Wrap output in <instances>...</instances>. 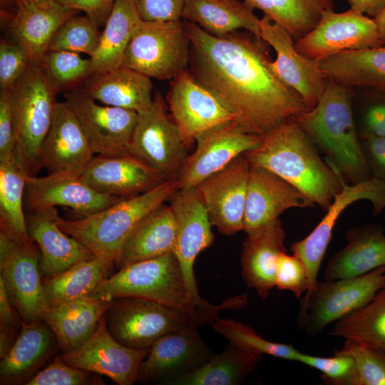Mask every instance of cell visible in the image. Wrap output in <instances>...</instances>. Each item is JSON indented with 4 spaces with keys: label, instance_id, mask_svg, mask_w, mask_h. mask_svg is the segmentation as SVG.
<instances>
[{
    "label": "cell",
    "instance_id": "cell-1",
    "mask_svg": "<svg viewBox=\"0 0 385 385\" xmlns=\"http://www.w3.org/2000/svg\"><path fill=\"white\" fill-rule=\"evenodd\" d=\"M183 21L190 41L191 75L247 132L263 137L311 108L274 73L262 39L237 31L216 36Z\"/></svg>",
    "mask_w": 385,
    "mask_h": 385
},
{
    "label": "cell",
    "instance_id": "cell-2",
    "mask_svg": "<svg viewBox=\"0 0 385 385\" xmlns=\"http://www.w3.org/2000/svg\"><path fill=\"white\" fill-rule=\"evenodd\" d=\"M250 165L266 168L298 188L326 210L347 183L330 165L299 123L288 119L245 153Z\"/></svg>",
    "mask_w": 385,
    "mask_h": 385
},
{
    "label": "cell",
    "instance_id": "cell-3",
    "mask_svg": "<svg viewBox=\"0 0 385 385\" xmlns=\"http://www.w3.org/2000/svg\"><path fill=\"white\" fill-rule=\"evenodd\" d=\"M294 119L347 183L372 178L363 155L347 86L328 80L317 104Z\"/></svg>",
    "mask_w": 385,
    "mask_h": 385
},
{
    "label": "cell",
    "instance_id": "cell-4",
    "mask_svg": "<svg viewBox=\"0 0 385 385\" xmlns=\"http://www.w3.org/2000/svg\"><path fill=\"white\" fill-rule=\"evenodd\" d=\"M179 189L178 178L123 198L111 206L75 220H59L66 234L87 247L96 257L113 265L121 247L135 226L150 212L168 201Z\"/></svg>",
    "mask_w": 385,
    "mask_h": 385
},
{
    "label": "cell",
    "instance_id": "cell-5",
    "mask_svg": "<svg viewBox=\"0 0 385 385\" xmlns=\"http://www.w3.org/2000/svg\"><path fill=\"white\" fill-rule=\"evenodd\" d=\"M58 92L40 61H31L26 73L11 90L14 155L29 176L36 175L41 169V145L52 123Z\"/></svg>",
    "mask_w": 385,
    "mask_h": 385
},
{
    "label": "cell",
    "instance_id": "cell-6",
    "mask_svg": "<svg viewBox=\"0 0 385 385\" xmlns=\"http://www.w3.org/2000/svg\"><path fill=\"white\" fill-rule=\"evenodd\" d=\"M88 296L107 301L125 297L155 301L185 312L195 325L183 272L174 253L127 265L106 277Z\"/></svg>",
    "mask_w": 385,
    "mask_h": 385
},
{
    "label": "cell",
    "instance_id": "cell-7",
    "mask_svg": "<svg viewBox=\"0 0 385 385\" xmlns=\"http://www.w3.org/2000/svg\"><path fill=\"white\" fill-rule=\"evenodd\" d=\"M168 202L177 226L174 254L183 272L195 324H212L217 319V315L220 309L231 307L228 300L216 306L202 299L195 280L194 264L197 255L214 241L211 230L212 225L196 187L178 189Z\"/></svg>",
    "mask_w": 385,
    "mask_h": 385
},
{
    "label": "cell",
    "instance_id": "cell-8",
    "mask_svg": "<svg viewBox=\"0 0 385 385\" xmlns=\"http://www.w3.org/2000/svg\"><path fill=\"white\" fill-rule=\"evenodd\" d=\"M190 41L184 21L142 20L125 51L121 66L149 78L172 80L188 70Z\"/></svg>",
    "mask_w": 385,
    "mask_h": 385
},
{
    "label": "cell",
    "instance_id": "cell-9",
    "mask_svg": "<svg viewBox=\"0 0 385 385\" xmlns=\"http://www.w3.org/2000/svg\"><path fill=\"white\" fill-rule=\"evenodd\" d=\"M384 286L385 266L356 277L318 281L300 303L299 325L309 335H317L331 323L367 304Z\"/></svg>",
    "mask_w": 385,
    "mask_h": 385
},
{
    "label": "cell",
    "instance_id": "cell-10",
    "mask_svg": "<svg viewBox=\"0 0 385 385\" xmlns=\"http://www.w3.org/2000/svg\"><path fill=\"white\" fill-rule=\"evenodd\" d=\"M105 315L111 335L135 349H150L162 336L195 325L182 310L137 297L112 299Z\"/></svg>",
    "mask_w": 385,
    "mask_h": 385
},
{
    "label": "cell",
    "instance_id": "cell-11",
    "mask_svg": "<svg viewBox=\"0 0 385 385\" xmlns=\"http://www.w3.org/2000/svg\"><path fill=\"white\" fill-rule=\"evenodd\" d=\"M128 153L164 180L178 178L188 155L179 130L167 113L165 100L156 92L150 107L138 113Z\"/></svg>",
    "mask_w": 385,
    "mask_h": 385
},
{
    "label": "cell",
    "instance_id": "cell-12",
    "mask_svg": "<svg viewBox=\"0 0 385 385\" xmlns=\"http://www.w3.org/2000/svg\"><path fill=\"white\" fill-rule=\"evenodd\" d=\"M40 252L30 237L0 227V277L21 321L41 319L44 304Z\"/></svg>",
    "mask_w": 385,
    "mask_h": 385
},
{
    "label": "cell",
    "instance_id": "cell-13",
    "mask_svg": "<svg viewBox=\"0 0 385 385\" xmlns=\"http://www.w3.org/2000/svg\"><path fill=\"white\" fill-rule=\"evenodd\" d=\"M381 46L374 19L351 9L324 11L317 26L295 41L299 53L318 62L342 51Z\"/></svg>",
    "mask_w": 385,
    "mask_h": 385
},
{
    "label": "cell",
    "instance_id": "cell-14",
    "mask_svg": "<svg viewBox=\"0 0 385 385\" xmlns=\"http://www.w3.org/2000/svg\"><path fill=\"white\" fill-rule=\"evenodd\" d=\"M167 102L187 148L204 133L236 121L234 113L197 82L189 69L171 80Z\"/></svg>",
    "mask_w": 385,
    "mask_h": 385
},
{
    "label": "cell",
    "instance_id": "cell-15",
    "mask_svg": "<svg viewBox=\"0 0 385 385\" xmlns=\"http://www.w3.org/2000/svg\"><path fill=\"white\" fill-rule=\"evenodd\" d=\"M64 97L94 153L103 155L128 153L138 117L136 111L98 105L82 88L68 91Z\"/></svg>",
    "mask_w": 385,
    "mask_h": 385
},
{
    "label": "cell",
    "instance_id": "cell-16",
    "mask_svg": "<svg viewBox=\"0 0 385 385\" xmlns=\"http://www.w3.org/2000/svg\"><path fill=\"white\" fill-rule=\"evenodd\" d=\"M250 168L242 154L196 186L212 225L223 235L244 230Z\"/></svg>",
    "mask_w": 385,
    "mask_h": 385
},
{
    "label": "cell",
    "instance_id": "cell-17",
    "mask_svg": "<svg viewBox=\"0 0 385 385\" xmlns=\"http://www.w3.org/2000/svg\"><path fill=\"white\" fill-rule=\"evenodd\" d=\"M262 137L247 132L236 121L214 128L196 139L178 177L179 189L196 187L235 158L257 147Z\"/></svg>",
    "mask_w": 385,
    "mask_h": 385
},
{
    "label": "cell",
    "instance_id": "cell-18",
    "mask_svg": "<svg viewBox=\"0 0 385 385\" xmlns=\"http://www.w3.org/2000/svg\"><path fill=\"white\" fill-rule=\"evenodd\" d=\"M260 38L275 51L276 58L270 62L274 73L309 108L314 107L327 82L319 62L299 53L292 34L266 14L260 19Z\"/></svg>",
    "mask_w": 385,
    "mask_h": 385
},
{
    "label": "cell",
    "instance_id": "cell-19",
    "mask_svg": "<svg viewBox=\"0 0 385 385\" xmlns=\"http://www.w3.org/2000/svg\"><path fill=\"white\" fill-rule=\"evenodd\" d=\"M197 327L191 325L158 339L140 365L137 381L168 384L210 360L216 354L209 349Z\"/></svg>",
    "mask_w": 385,
    "mask_h": 385
},
{
    "label": "cell",
    "instance_id": "cell-20",
    "mask_svg": "<svg viewBox=\"0 0 385 385\" xmlns=\"http://www.w3.org/2000/svg\"><path fill=\"white\" fill-rule=\"evenodd\" d=\"M149 349H131L118 342L108 332L104 314L85 343L60 355L74 368L104 375L118 385H131L137 381L140 365Z\"/></svg>",
    "mask_w": 385,
    "mask_h": 385
},
{
    "label": "cell",
    "instance_id": "cell-21",
    "mask_svg": "<svg viewBox=\"0 0 385 385\" xmlns=\"http://www.w3.org/2000/svg\"><path fill=\"white\" fill-rule=\"evenodd\" d=\"M122 199L98 192L78 173L58 172L48 173L43 177L29 176L24 204L29 212L62 206L84 217L101 211Z\"/></svg>",
    "mask_w": 385,
    "mask_h": 385
},
{
    "label": "cell",
    "instance_id": "cell-22",
    "mask_svg": "<svg viewBox=\"0 0 385 385\" xmlns=\"http://www.w3.org/2000/svg\"><path fill=\"white\" fill-rule=\"evenodd\" d=\"M314 206L292 184L266 168L251 165L244 219L247 235L279 218L287 209Z\"/></svg>",
    "mask_w": 385,
    "mask_h": 385
},
{
    "label": "cell",
    "instance_id": "cell-23",
    "mask_svg": "<svg viewBox=\"0 0 385 385\" xmlns=\"http://www.w3.org/2000/svg\"><path fill=\"white\" fill-rule=\"evenodd\" d=\"M361 200L371 202L373 215H379L385 209V181L372 177L356 184L345 183L316 227L306 237L292 244V252L299 257L308 268L319 269L340 214L346 207Z\"/></svg>",
    "mask_w": 385,
    "mask_h": 385
},
{
    "label": "cell",
    "instance_id": "cell-24",
    "mask_svg": "<svg viewBox=\"0 0 385 385\" xmlns=\"http://www.w3.org/2000/svg\"><path fill=\"white\" fill-rule=\"evenodd\" d=\"M94 152L68 104L58 102L40 153L41 167L48 173L73 172L81 175Z\"/></svg>",
    "mask_w": 385,
    "mask_h": 385
},
{
    "label": "cell",
    "instance_id": "cell-25",
    "mask_svg": "<svg viewBox=\"0 0 385 385\" xmlns=\"http://www.w3.org/2000/svg\"><path fill=\"white\" fill-rule=\"evenodd\" d=\"M81 177L98 192L121 198L147 192L165 181L129 153L93 156Z\"/></svg>",
    "mask_w": 385,
    "mask_h": 385
},
{
    "label": "cell",
    "instance_id": "cell-26",
    "mask_svg": "<svg viewBox=\"0 0 385 385\" xmlns=\"http://www.w3.org/2000/svg\"><path fill=\"white\" fill-rule=\"evenodd\" d=\"M60 218L56 207L29 212L26 215L28 234L40 250L39 267L43 277L96 257L87 247L61 230Z\"/></svg>",
    "mask_w": 385,
    "mask_h": 385
},
{
    "label": "cell",
    "instance_id": "cell-27",
    "mask_svg": "<svg viewBox=\"0 0 385 385\" xmlns=\"http://www.w3.org/2000/svg\"><path fill=\"white\" fill-rule=\"evenodd\" d=\"M79 11L56 1L17 0L10 30L31 61H40L58 29Z\"/></svg>",
    "mask_w": 385,
    "mask_h": 385
},
{
    "label": "cell",
    "instance_id": "cell-28",
    "mask_svg": "<svg viewBox=\"0 0 385 385\" xmlns=\"http://www.w3.org/2000/svg\"><path fill=\"white\" fill-rule=\"evenodd\" d=\"M58 349L60 348L57 339L43 321H21L15 344L1 359L0 384H26Z\"/></svg>",
    "mask_w": 385,
    "mask_h": 385
},
{
    "label": "cell",
    "instance_id": "cell-29",
    "mask_svg": "<svg viewBox=\"0 0 385 385\" xmlns=\"http://www.w3.org/2000/svg\"><path fill=\"white\" fill-rule=\"evenodd\" d=\"M346 245L334 254L323 272L324 280L359 277L385 266L384 228L379 224L354 227L346 232Z\"/></svg>",
    "mask_w": 385,
    "mask_h": 385
},
{
    "label": "cell",
    "instance_id": "cell-30",
    "mask_svg": "<svg viewBox=\"0 0 385 385\" xmlns=\"http://www.w3.org/2000/svg\"><path fill=\"white\" fill-rule=\"evenodd\" d=\"M286 233L279 218L247 235L241 256L242 276L247 287L266 299L275 287L277 260L286 252Z\"/></svg>",
    "mask_w": 385,
    "mask_h": 385
},
{
    "label": "cell",
    "instance_id": "cell-31",
    "mask_svg": "<svg viewBox=\"0 0 385 385\" xmlns=\"http://www.w3.org/2000/svg\"><path fill=\"white\" fill-rule=\"evenodd\" d=\"M110 301L90 296L66 301L43 309L41 320L55 334L62 354L85 343L105 314Z\"/></svg>",
    "mask_w": 385,
    "mask_h": 385
},
{
    "label": "cell",
    "instance_id": "cell-32",
    "mask_svg": "<svg viewBox=\"0 0 385 385\" xmlns=\"http://www.w3.org/2000/svg\"><path fill=\"white\" fill-rule=\"evenodd\" d=\"M177 236L175 215L164 203L146 215L124 242L115 263L117 268L174 253Z\"/></svg>",
    "mask_w": 385,
    "mask_h": 385
},
{
    "label": "cell",
    "instance_id": "cell-33",
    "mask_svg": "<svg viewBox=\"0 0 385 385\" xmlns=\"http://www.w3.org/2000/svg\"><path fill=\"white\" fill-rule=\"evenodd\" d=\"M82 89L94 101L137 113L153 101L150 78L123 66L91 76Z\"/></svg>",
    "mask_w": 385,
    "mask_h": 385
},
{
    "label": "cell",
    "instance_id": "cell-34",
    "mask_svg": "<svg viewBox=\"0 0 385 385\" xmlns=\"http://www.w3.org/2000/svg\"><path fill=\"white\" fill-rule=\"evenodd\" d=\"M254 9L240 0H185L182 19L208 34L223 36L245 30L260 38V19Z\"/></svg>",
    "mask_w": 385,
    "mask_h": 385
},
{
    "label": "cell",
    "instance_id": "cell-35",
    "mask_svg": "<svg viewBox=\"0 0 385 385\" xmlns=\"http://www.w3.org/2000/svg\"><path fill=\"white\" fill-rule=\"evenodd\" d=\"M319 64L328 80L385 92V45L342 51Z\"/></svg>",
    "mask_w": 385,
    "mask_h": 385
},
{
    "label": "cell",
    "instance_id": "cell-36",
    "mask_svg": "<svg viewBox=\"0 0 385 385\" xmlns=\"http://www.w3.org/2000/svg\"><path fill=\"white\" fill-rule=\"evenodd\" d=\"M142 20L133 0L115 1L98 46L90 57L92 75L121 66L129 41Z\"/></svg>",
    "mask_w": 385,
    "mask_h": 385
},
{
    "label": "cell",
    "instance_id": "cell-37",
    "mask_svg": "<svg viewBox=\"0 0 385 385\" xmlns=\"http://www.w3.org/2000/svg\"><path fill=\"white\" fill-rule=\"evenodd\" d=\"M262 356L229 342L220 354L168 385H238L256 370Z\"/></svg>",
    "mask_w": 385,
    "mask_h": 385
},
{
    "label": "cell",
    "instance_id": "cell-38",
    "mask_svg": "<svg viewBox=\"0 0 385 385\" xmlns=\"http://www.w3.org/2000/svg\"><path fill=\"white\" fill-rule=\"evenodd\" d=\"M112 265L94 257L42 279L45 309L71 299L88 296L106 278Z\"/></svg>",
    "mask_w": 385,
    "mask_h": 385
},
{
    "label": "cell",
    "instance_id": "cell-39",
    "mask_svg": "<svg viewBox=\"0 0 385 385\" xmlns=\"http://www.w3.org/2000/svg\"><path fill=\"white\" fill-rule=\"evenodd\" d=\"M300 38L319 23L324 11L333 8L332 0H245Z\"/></svg>",
    "mask_w": 385,
    "mask_h": 385
},
{
    "label": "cell",
    "instance_id": "cell-40",
    "mask_svg": "<svg viewBox=\"0 0 385 385\" xmlns=\"http://www.w3.org/2000/svg\"><path fill=\"white\" fill-rule=\"evenodd\" d=\"M29 175L14 156L0 161V227L20 237H29L24 197Z\"/></svg>",
    "mask_w": 385,
    "mask_h": 385
},
{
    "label": "cell",
    "instance_id": "cell-41",
    "mask_svg": "<svg viewBox=\"0 0 385 385\" xmlns=\"http://www.w3.org/2000/svg\"><path fill=\"white\" fill-rule=\"evenodd\" d=\"M329 334L361 340L385 351V286L367 304L336 322Z\"/></svg>",
    "mask_w": 385,
    "mask_h": 385
},
{
    "label": "cell",
    "instance_id": "cell-42",
    "mask_svg": "<svg viewBox=\"0 0 385 385\" xmlns=\"http://www.w3.org/2000/svg\"><path fill=\"white\" fill-rule=\"evenodd\" d=\"M211 325L215 332L227 339L230 343L244 350L298 361L300 351L291 345L262 338L248 325L231 319H216Z\"/></svg>",
    "mask_w": 385,
    "mask_h": 385
},
{
    "label": "cell",
    "instance_id": "cell-43",
    "mask_svg": "<svg viewBox=\"0 0 385 385\" xmlns=\"http://www.w3.org/2000/svg\"><path fill=\"white\" fill-rule=\"evenodd\" d=\"M98 26L86 15H74L66 20L54 34L48 51L83 53L92 56L100 41Z\"/></svg>",
    "mask_w": 385,
    "mask_h": 385
},
{
    "label": "cell",
    "instance_id": "cell-44",
    "mask_svg": "<svg viewBox=\"0 0 385 385\" xmlns=\"http://www.w3.org/2000/svg\"><path fill=\"white\" fill-rule=\"evenodd\" d=\"M40 63L58 91L73 90L72 88L92 76L91 58H83L78 53L48 51Z\"/></svg>",
    "mask_w": 385,
    "mask_h": 385
},
{
    "label": "cell",
    "instance_id": "cell-45",
    "mask_svg": "<svg viewBox=\"0 0 385 385\" xmlns=\"http://www.w3.org/2000/svg\"><path fill=\"white\" fill-rule=\"evenodd\" d=\"M340 352L355 361L360 385H385V351L361 340L345 339Z\"/></svg>",
    "mask_w": 385,
    "mask_h": 385
},
{
    "label": "cell",
    "instance_id": "cell-46",
    "mask_svg": "<svg viewBox=\"0 0 385 385\" xmlns=\"http://www.w3.org/2000/svg\"><path fill=\"white\" fill-rule=\"evenodd\" d=\"M298 361L322 373L324 381L333 385H360L359 371L354 359L339 350L331 357L300 353Z\"/></svg>",
    "mask_w": 385,
    "mask_h": 385
},
{
    "label": "cell",
    "instance_id": "cell-47",
    "mask_svg": "<svg viewBox=\"0 0 385 385\" xmlns=\"http://www.w3.org/2000/svg\"><path fill=\"white\" fill-rule=\"evenodd\" d=\"M97 374L74 368L65 363L61 355L31 378L26 385H84L101 384Z\"/></svg>",
    "mask_w": 385,
    "mask_h": 385
},
{
    "label": "cell",
    "instance_id": "cell-48",
    "mask_svg": "<svg viewBox=\"0 0 385 385\" xmlns=\"http://www.w3.org/2000/svg\"><path fill=\"white\" fill-rule=\"evenodd\" d=\"M31 58L16 41L0 43V90H11L28 69Z\"/></svg>",
    "mask_w": 385,
    "mask_h": 385
},
{
    "label": "cell",
    "instance_id": "cell-49",
    "mask_svg": "<svg viewBox=\"0 0 385 385\" xmlns=\"http://www.w3.org/2000/svg\"><path fill=\"white\" fill-rule=\"evenodd\" d=\"M275 287L280 290L292 292L297 298L307 292V271L302 260L286 252L279 253L277 260Z\"/></svg>",
    "mask_w": 385,
    "mask_h": 385
},
{
    "label": "cell",
    "instance_id": "cell-50",
    "mask_svg": "<svg viewBox=\"0 0 385 385\" xmlns=\"http://www.w3.org/2000/svg\"><path fill=\"white\" fill-rule=\"evenodd\" d=\"M143 21H175L182 20L185 0H133Z\"/></svg>",
    "mask_w": 385,
    "mask_h": 385
},
{
    "label": "cell",
    "instance_id": "cell-51",
    "mask_svg": "<svg viewBox=\"0 0 385 385\" xmlns=\"http://www.w3.org/2000/svg\"><path fill=\"white\" fill-rule=\"evenodd\" d=\"M359 137L385 136V92L368 102L361 110L359 125H356Z\"/></svg>",
    "mask_w": 385,
    "mask_h": 385
},
{
    "label": "cell",
    "instance_id": "cell-52",
    "mask_svg": "<svg viewBox=\"0 0 385 385\" xmlns=\"http://www.w3.org/2000/svg\"><path fill=\"white\" fill-rule=\"evenodd\" d=\"M15 125L11 90H0V161L14 157Z\"/></svg>",
    "mask_w": 385,
    "mask_h": 385
},
{
    "label": "cell",
    "instance_id": "cell-53",
    "mask_svg": "<svg viewBox=\"0 0 385 385\" xmlns=\"http://www.w3.org/2000/svg\"><path fill=\"white\" fill-rule=\"evenodd\" d=\"M364 157L372 177L385 181V136L359 137Z\"/></svg>",
    "mask_w": 385,
    "mask_h": 385
},
{
    "label": "cell",
    "instance_id": "cell-54",
    "mask_svg": "<svg viewBox=\"0 0 385 385\" xmlns=\"http://www.w3.org/2000/svg\"><path fill=\"white\" fill-rule=\"evenodd\" d=\"M55 1L82 11L98 26H104L111 13L115 0H54Z\"/></svg>",
    "mask_w": 385,
    "mask_h": 385
},
{
    "label": "cell",
    "instance_id": "cell-55",
    "mask_svg": "<svg viewBox=\"0 0 385 385\" xmlns=\"http://www.w3.org/2000/svg\"><path fill=\"white\" fill-rule=\"evenodd\" d=\"M9 299L4 282L0 277V324H4L21 329V319L16 314Z\"/></svg>",
    "mask_w": 385,
    "mask_h": 385
},
{
    "label": "cell",
    "instance_id": "cell-56",
    "mask_svg": "<svg viewBox=\"0 0 385 385\" xmlns=\"http://www.w3.org/2000/svg\"><path fill=\"white\" fill-rule=\"evenodd\" d=\"M350 9L376 18L385 8V0H346Z\"/></svg>",
    "mask_w": 385,
    "mask_h": 385
},
{
    "label": "cell",
    "instance_id": "cell-57",
    "mask_svg": "<svg viewBox=\"0 0 385 385\" xmlns=\"http://www.w3.org/2000/svg\"><path fill=\"white\" fill-rule=\"evenodd\" d=\"M21 329L11 325L0 324V359L11 350L15 344Z\"/></svg>",
    "mask_w": 385,
    "mask_h": 385
},
{
    "label": "cell",
    "instance_id": "cell-58",
    "mask_svg": "<svg viewBox=\"0 0 385 385\" xmlns=\"http://www.w3.org/2000/svg\"><path fill=\"white\" fill-rule=\"evenodd\" d=\"M374 19L376 24L382 44L385 45V8Z\"/></svg>",
    "mask_w": 385,
    "mask_h": 385
},
{
    "label": "cell",
    "instance_id": "cell-59",
    "mask_svg": "<svg viewBox=\"0 0 385 385\" xmlns=\"http://www.w3.org/2000/svg\"><path fill=\"white\" fill-rule=\"evenodd\" d=\"M0 4L1 16H9V13L7 10L9 6L14 4L16 8L17 0H0Z\"/></svg>",
    "mask_w": 385,
    "mask_h": 385
},
{
    "label": "cell",
    "instance_id": "cell-60",
    "mask_svg": "<svg viewBox=\"0 0 385 385\" xmlns=\"http://www.w3.org/2000/svg\"><path fill=\"white\" fill-rule=\"evenodd\" d=\"M36 1H39V2H49L53 0H36Z\"/></svg>",
    "mask_w": 385,
    "mask_h": 385
}]
</instances>
